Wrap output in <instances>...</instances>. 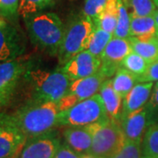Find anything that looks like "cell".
<instances>
[{"mask_svg": "<svg viewBox=\"0 0 158 158\" xmlns=\"http://www.w3.org/2000/svg\"><path fill=\"white\" fill-rule=\"evenodd\" d=\"M59 113L56 102L33 99L10 116L3 115V120L16 127L28 140L52 131Z\"/></svg>", "mask_w": 158, "mask_h": 158, "instance_id": "6da1fadb", "label": "cell"}, {"mask_svg": "<svg viewBox=\"0 0 158 158\" xmlns=\"http://www.w3.org/2000/svg\"><path fill=\"white\" fill-rule=\"evenodd\" d=\"M23 19L32 43L50 56L58 55L65 28L59 16L40 11Z\"/></svg>", "mask_w": 158, "mask_h": 158, "instance_id": "7a4b0ae2", "label": "cell"}, {"mask_svg": "<svg viewBox=\"0 0 158 158\" xmlns=\"http://www.w3.org/2000/svg\"><path fill=\"white\" fill-rule=\"evenodd\" d=\"M34 90V99L56 102L65 95L71 80L60 70L47 71L31 69L26 74Z\"/></svg>", "mask_w": 158, "mask_h": 158, "instance_id": "3957f363", "label": "cell"}, {"mask_svg": "<svg viewBox=\"0 0 158 158\" xmlns=\"http://www.w3.org/2000/svg\"><path fill=\"white\" fill-rule=\"evenodd\" d=\"M95 27L93 19L84 14L69 23L64 28L63 39L57 55L60 65L63 66L75 56L87 49Z\"/></svg>", "mask_w": 158, "mask_h": 158, "instance_id": "277c9868", "label": "cell"}, {"mask_svg": "<svg viewBox=\"0 0 158 158\" xmlns=\"http://www.w3.org/2000/svg\"><path fill=\"white\" fill-rule=\"evenodd\" d=\"M92 135L90 154L98 158H113L126 142L120 123L108 118L86 126Z\"/></svg>", "mask_w": 158, "mask_h": 158, "instance_id": "5b68a950", "label": "cell"}, {"mask_svg": "<svg viewBox=\"0 0 158 158\" xmlns=\"http://www.w3.org/2000/svg\"><path fill=\"white\" fill-rule=\"evenodd\" d=\"M106 108L99 93L79 102L73 107L58 114L57 126L85 127L108 119Z\"/></svg>", "mask_w": 158, "mask_h": 158, "instance_id": "8992f818", "label": "cell"}, {"mask_svg": "<svg viewBox=\"0 0 158 158\" xmlns=\"http://www.w3.org/2000/svg\"><path fill=\"white\" fill-rule=\"evenodd\" d=\"M106 79L107 78L98 70L90 77L71 81L65 95L58 101L60 112L73 107L79 102L97 94Z\"/></svg>", "mask_w": 158, "mask_h": 158, "instance_id": "52a82bcc", "label": "cell"}, {"mask_svg": "<svg viewBox=\"0 0 158 158\" xmlns=\"http://www.w3.org/2000/svg\"><path fill=\"white\" fill-rule=\"evenodd\" d=\"M132 51L129 40L113 37L102 54L99 71L106 78L113 77L121 67L125 57Z\"/></svg>", "mask_w": 158, "mask_h": 158, "instance_id": "ba28073f", "label": "cell"}, {"mask_svg": "<svg viewBox=\"0 0 158 158\" xmlns=\"http://www.w3.org/2000/svg\"><path fill=\"white\" fill-rule=\"evenodd\" d=\"M101 60L85 50L71 58L58 70L64 73L71 81L85 78L96 74L100 68Z\"/></svg>", "mask_w": 158, "mask_h": 158, "instance_id": "9c48e42d", "label": "cell"}, {"mask_svg": "<svg viewBox=\"0 0 158 158\" xmlns=\"http://www.w3.org/2000/svg\"><path fill=\"white\" fill-rule=\"evenodd\" d=\"M60 145V139L50 131L27 140L18 158H54Z\"/></svg>", "mask_w": 158, "mask_h": 158, "instance_id": "30bf717a", "label": "cell"}, {"mask_svg": "<svg viewBox=\"0 0 158 158\" xmlns=\"http://www.w3.org/2000/svg\"><path fill=\"white\" fill-rule=\"evenodd\" d=\"M27 70V63L18 58L0 62V95L9 100L19 79Z\"/></svg>", "mask_w": 158, "mask_h": 158, "instance_id": "8fae6325", "label": "cell"}, {"mask_svg": "<svg viewBox=\"0 0 158 158\" xmlns=\"http://www.w3.org/2000/svg\"><path fill=\"white\" fill-rule=\"evenodd\" d=\"M27 137L16 127L4 122L0 125V158H18Z\"/></svg>", "mask_w": 158, "mask_h": 158, "instance_id": "7c38bea8", "label": "cell"}, {"mask_svg": "<svg viewBox=\"0 0 158 158\" xmlns=\"http://www.w3.org/2000/svg\"><path fill=\"white\" fill-rule=\"evenodd\" d=\"M24 49L23 40L16 29L8 24L0 27V62L17 59Z\"/></svg>", "mask_w": 158, "mask_h": 158, "instance_id": "4fadbf2b", "label": "cell"}, {"mask_svg": "<svg viewBox=\"0 0 158 158\" xmlns=\"http://www.w3.org/2000/svg\"><path fill=\"white\" fill-rule=\"evenodd\" d=\"M120 127L126 140L141 143L148 127L146 107L144 106L121 118Z\"/></svg>", "mask_w": 158, "mask_h": 158, "instance_id": "5bb4252c", "label": "cell"}, {"mask_svg": "<svg viewBox=\"0 0 158 158\" xmlns=\"http://www.w3.org/2000/svg\"><path fill=\"white\" fill-rule=\"evenodd\" d=\"M154 83H138L123 98L121 118L146 106L152 92ZM120 118V120H121Z\"/></svg>", "mask_w": 158, "mask_h": 158, "instance_id": "9a60e30c", "label": "cell"}, {"mask_svg": "<svg viewBox=\"0 0 158 158\" xmlns=\"http://www.w3.org/2000/svg\"><path fill=\"white\" fill-rule=\"evenodd\" d=\"M108 118L114 122L120 123L123 98L116 92L113 87V80L106 79L99 89Z\"/></svg>", "mask_w": 158, "mask_h": 158, "instance_id": "2e32d148", "label": "cell"}, {"mask_svg": "<svg viewBox=\"0 0 158 158\" xmlns=\"http://www.w3.org/2000/svg\"><path fill=\"white\" fill-rule=\"evenodd\" d=\"M66 143L76 152L86 155L90 154L92 135L87 127H69L63 131Z\"/></svg>", "mask_w": 158, "mask_h": 158, "instance_id": "e0dca14e", "label": "cell"}, {"mask_svg": "<svg viewBox=\"0 0 158 158\" xmlns=\"http://www.w3.org/2000/svg\"><path fill=\"white\" fill-rule=\"evenodd\" d=\"M156 24L153 16L131 17L130 37L141 40H148L156 37Z\"/></svg>", "mask_w": 158, "mask_h": 158, "instance_id": "ac0fdd59", "label": "cell"}, {"mask_svg": "<svg viewBox=\"0 0 158 158\" xmlns=\"http://www.w3.org/2000/svg\"><path fill=\"white\" fill-rule=\"evenodd\" d=\"M118 2L119 0H108L104 10L93 19L96 27L114 34L118 22Z\"/></svg>", "mask_w": 158, "mask_h": 158, "instance_id": "d6986e66", "label": "cell"}, {"mask_svg": "<svg viewBox=\"0 0 158 158\" xmlns=\"http://www.w3.org/2000/svg\"><path fill=\"white\" fill-rule=\"evenodd\" d=\"M128 40L132 50L143 57L148 63L158 60L157 37L148 40H141L135 37H129Z\"/></svg>", "mask_w": 158, "mask_h": 158, "instance_id": "ffe728a7", "label": "cell"}, {"mask_svg": "<svg viewBox=\"0 0 158 158\" xmlns=\"http://www.w3.org/2000/svg\"><path fill=\"white\" fill-rule=\"evenodd\" d=\"M113 80V87L116 92L122 98L127 96L135 85L138 83L137 77L131 73L125 68H120L117 70Z\"/></svg>", "mask_w": 158, "mask_h": 158, "instance_id": "44dd1931", "label": "cell"}, {"mask_svg": "<svg viewBox=\"0 0 158 158\" xmlns=\"http://www.w3.org/2000/svg\"><path fill=\"white\" fill-rule=\"evenodd\" d=\"M131 17L153 16L157 7L154 0H122Z\"/></svg>", "mask_w": 158, "mask_h": 158, "instance_id": "7402d4cb", "label": "cell"}, {"mask_svg": "<svg viewBox=\"0 0 158 158\" xmlns=\"http://www.w3.org/2000/svg\"><path fill=\"white\" fill-rule=\"evenodd\" d=\"M113 37V34H110L103 29L95 27L86 50L89 51L94 56L100 59L105 48Z\"/></svg>", "mask_w": 158, "mask_h": 158, "instance_id": "603a6c76", "label": "cell"}, {"mask_svg": "<svg viewBox=\"0 0 158 158\" xmlns=\"http://www.w3.org/2000/svg\"><path fill=\"white\" fill-rule=\"evenodd\" d=\"M142 156L158 158V126H149L142 140Z\"/></svg>", "mask_w": 158, "mask_h": 158, "instance_id": "cb8c5ba5", "label": "cell"}, {"mask_svg": "<svg viewBox=\"0 0 158 158\" xmlns=\"http://www.w3.org/2000/svg\"><path fill=\"white\" fill-rule=\"evenodd\" d=\"M130 24H131V16L125 6L122 0L118 2V16L117 27L113 34V37L128 39L130 37Z\"/></svg>", "mask_w": 158, "mask_h": 158, "instance_id": "d4e9b609", "label": "cell"}, {"mask_svg": "<svg viewBox=\"0 0 158 158\" xmlns=\"http://www.w3.org/2000/svg\"><path fill=\"white\" fill-rule=\"evenodd\" d=\"M148 66V62L141 56L132 51L129 55L125 57L121 67L127 69L131 73L139 77L144 73Z\"/></svg>", "mask_w": 158, "mask_h": 158, "instance_id": "484cf974", "label": "cell"}, {"mask_svg": "<svg viewBox=\"0 0 158 158\" xmlns=\"http://www.w3.org/2000/svg\"><path fill=\"white\" fill-rule=\"evenodd\" d=\"M49 0H19V15L24 18L38 13L50 5Z\"/></svg>", "mask_w": 158, "mask_h": 158, "instance_id": "4316f807", "label": "cell"}, {"mask_svg": "<svg viewBox=\"0 0 158 158\" xmlns=\"http://www.w3.org/2000/svg\"><path fill=\"white\" fill-rule=\"evenodd\" d=\"M148 122L149 126H158V82L153 87L149 100L146 105Z\"/></svg>", "mask_w": 158, "mask_h": 158, "instance_id": "83f0119b", "label": "cell"}, {"mask_svg": "<svg viewBox=\"0 0 158 158\" xmlns=\"http://www.w3.org/2000/svg\"><path fill=\"white\" fill-rule=\"evenodd\" d=\"M141 143L126 140L124 146L113 158H141Z\"/></svg>", "mask_w": 158, "mask_h": 158, "instance_id": "f1b7e54d", "label": "cell"}, {"mask_svg": "<svg viewBox=\"0 0 158 158\" xmlns=\"http://www.w3.org/2000/svg\"><path fill=\"white\" fill-rule=\"evenodd\" d=\"M108 0H85L83 14L86 17L94 19L101 12Z\"/></svg>", "mask_w": 158, "mask_h": 158, "instance_id": "f546056e", "label": "cell"}, {"mask_svg": "<svg viewBox=\"0 0 158 158\" xmlns=\"http://www.w3.org/2000/svg\"><path fill=\"white\" fill-rule=\"evenodd\" d=\"M19 0H0V17L14 19L19 15Z\"/></svg>", "mask_w": 158, "mask_h": 158, "instance_id": "4dcf8cb0", "label": "cell"}, {"mask_svg": "<svg viewBox=\"0 0 158 158\" xmlns=\"http://www.w3.org/2000/svg\"><path fill=\"white\" fill-rule=\"evenodd\" d=\"M138 83H154L158 82V60L148 63L144 73L137 77Z\"/></svg>", "mask_w": 158, "mask_h": 158, "instance_id": "1f68e13d", "label": "cell"}, {"mask_svg": "<svg viewBox=\"0 0 158 158\" xmlns=\"http://www.w3.org/2000/svg\"><path fill=\"white\" fill-rule=\"evenodd\" d=\"M84 155L73 150L67 143L61 144L54 158H82Z\"/></svg>", "mask_w": 158, "mask_h": 158, "instance_id": "d6a6232c", "label": "cell"}, {"mask_svg": "<svg viewBox=\"0 0 158 158\" xmlns=\"http://www.w3.org/2000/svg\"><path fill=\"white\" fill-rule=\"evenodd\" d=\"M7 102H8V99H7V98H6L5 97H3L2 95H0V106L6 105Z\"/></svg>", "mask_w": 158, "mask_h": 158, "instance_id": "836d02e7", "label": "cell"}, {"mask_svg": "<svg viewBox=\"0 0 158 158\" xmlns=\"http://www.w3.org/2000/svg\"><path fill=\"white\" fill-rule=\"evenodd\" d=\"M153 17H154V19H155V21H156V28H157V31H158V8L156 9V11H155V13H154Z\"/></svg>", "mask_w": 158, "mask_h": 158, "instance_id": "e575fe53", "label": "cell"}, {"mask_svg": "<svg viewBox=\"0 0 158 158\" xmlns=\"http://www.w3.org/2000/svg\"><path fill=\"white\" fill-rule=\"evenodd\" d=\"M6 25H7V22L6 21V19L4 18L0 17V27H4Z\"/></svg>", "mask_w": 158, "mask_h": 158, "instance_id": "d590c367", "label": "cell"}, {"mask_svg": "<svg viewBox=\"0 0 158 158\" xmlns=\"http://www.w3.org/2000/svg\"><path fill=\"white\" fill-rule=\"evenodd\" d=\"M82 158H98V157H96L95 156H93V155H91V154H86V155H84Z\"/></svg>", "mask_w": 158, "mask_h": 158, "instance_id": "8d00e7d4", "label": "cell"}, {"mask_svg": "<svg viewBox=\"0 0 158 158\" xmlns=\"http://www.w3.org/2000/svg\"><path fill=\"white\" fill-rule=\"evenodd\" d=\"M3 123V115L0 114V125Z\"/></svg>", "mask_w": 158, "mask_h": 158, "instance_id": "74e56055", "label": "cell"}, {"mask_svg": "<svg viewBox=\"0 0 158 158\" xmlns=\"http://www.w3.org/2000/svg\"><path fill=\"white\" fill-rule=\"evenodd\" d=\"M154 2H155V4H156V6L158 8V0H154Z\"/></svg>", "mask_w": 158, "mask_h": 158, "instance_id": "f35d334b", "label": "cell"}, {"mask_svg": "<svg viewBox=\"0 0 158 158\" xmlns=\"http://www.w3.org/2000/svg\"><path fill=\"white\" fill-rule=\"evenodd\" d=\"M141 158H149V157H147V156H142V157Z\"/></svg>", "mask_w": 158, "mask_h": 158, "instance_id": "ab89813d", "label": "cell"}, {"mask_svg": "<svg viewBox=\"0 0 158 158\" xmlns=\"http://www.w3.org/2000/svg\"><path fill=\"white\" fill-rule=\"evenodd\" d=\"M156 37H157V40H158V31L156 32Z\"/></svg>", "mask_w": 158, "mask_h": 158, "instance_id": "60d3db41", "label": "cell"}, {"mask_svg": "<svg viewBox=\"0 0 158 158\" xmlns=\"http://www.w3.org/2000/svg\"><path fill=\"white\" fill-rule=\"evenodd\" d=\"M49 1H50V2H51V1H52V0H49Z\"/></svg>", "mask_w": 158, "mask_h": 158, "instance_id": "b9f144b4", "label": "cell"}]
</instances>
